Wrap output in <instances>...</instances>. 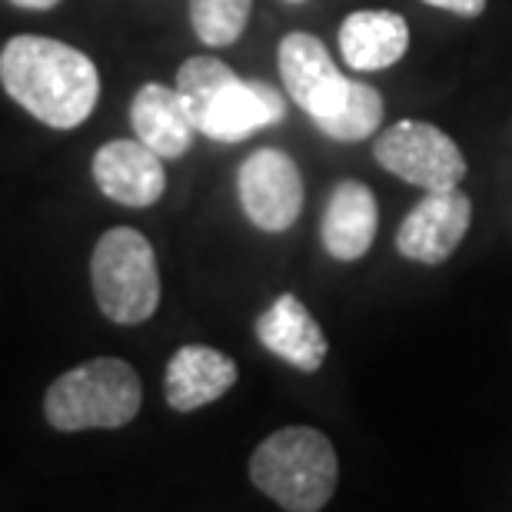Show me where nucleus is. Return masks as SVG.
<instances>
[{"mask_svg": "<svg viewBox=\"0 0 512 512\" xmlns=\"http://www.w3.org/2000/svg\"><path fill=\"white\" fill-rule=\"evenodd\" d=\"M473 223V200L459 187L426 190V197L406 213L396 233V250L406 260L439 266L459 250Z\"/></svg>", "mask_w": 512, "mask_h": 512, "instance_id": "nucleus-9", "label": "nucleus"}, {"mask_svg": "<svg viewBox=\"0 0 512 512\" xmlns=\"http://www.w3.org/2000/svg\"><path fill=\"white\" fill-rule=\"evenodd\" d=\"M177 90L197 133L217 143H240L283 124L286 94L263 80H243L220 57H190L177 70Z\"/></svg>", "mask_w": 512, "mask_h": 512, "instance_id": "nucleus-2", "label": "nucleus"}, {"mask_svg": "<svg viewBox=\"0 0 512 512\" xmlns=\"http://www.w3.org/2000/svg\"><path fill=\"white\" fill-rule=\"evenodd\" d=\"M133 137L147 143L163 160H180L193 147L197 124H193L180 90L167 84H143L130 100Z\"/></svg>", "mask_w": 512, "mask_h": 512, "instance_id": "nucleus-14", "label": "nucleus"}, {"mask_svg": "<svg viewBox=\"0 0 512 512\" xmlns=\"http://www.w3.org/2000/svg\"><path fill=\"white\" fill-rule=\"evenodd\" d=\"M256 340L266 353L300 373H316L326 363L330 343L306 303L293 293H280L256 316Z\"/></svg>", "mask_w": 512, "mask_h": 512, "instance_id": "nucleus-11", "label": "nucleus"}, {"mask_svg": "<svg viewBox=\"0 0 512 512\" xmlns=\"http://www.w3.org/2000/svg\"><path fill=\"white\" fill-rule=\"evenodd\" d=\"M423 4L449 10V14H456V17H469V20H473V17L483 14L489 0H423Z\"/></svg>", "mask_w": 512, "mask_h": 512, "instance_id": "nucleus-18", "label": "nucleus"}, {"mask_svg": "<svg viewBox=\"0 0 512 512\" xmlns=\"http://www.w3.org/2000/svg\"><path fill=\"white\" fill-rule=\"evenodd\" d=\"M376 223H380L376 193L360 180H340L330 190V200L323 207V250L340 263L363 260L376 240Z\"/></svg>", "mask_w": 512, "mask_h": 512, "instance_id": "nucleus-13", "label": "nucleus"}, {"mask_svg": "<svg viewBox=\"0 0 512 512\" xmlns=\"http://www.w3.org/2000/svg\"><path fill=\"white\" fill-rule=\"evenodd\" d=\"M0 84L17 107L54 130H74L100 100L97 64L54 37L20 34L0 50Z\"/></svg>", "mask_w": 512, "mask_h": 512, "instance_id": "nucleus-1", "label": "nucleus"}, {"mask_svg": "<svg viewBox=\"0 0 512 512\" xmlns=\"http://www.w3.org/2000/svg\"><path fill=\"white\" fill-rule=\"evenodd\" d=\"M143 383L137 370L117 356H97L57 376L44 393V416L60 433L120 429L137 419Z\"/></svg>", "mask_w": 512, "mask_h": 512, "instance_id": "nucleus-4", "label": "nucleus"}, {"mask_svg": "<svg viewBox=\"0 0 512 512\" xmlns=\"http://www.w3.org/2000/svg\"><path fill=\"white\" fill-rule=\"evenodd\" d=\"M237 376L240 370L233 356L203 343H187L170 356L167 376H163V396L177 413H193V409H203L227 396Z\"/></svg>", "mask_w": 512, "mask_h": 512, "instance_id": "nucleus-12", "label": "nucleus"}, {"mask_svg": "<svg viewBox=\"0 0 512 512\" xmlns=\"http://www.w3.org/2000/svg\"><path fill=\"white\" fill-rule=\"evenodd\" d=\"M94 183L107 200L130 210L153 207L163 190H167V173H163V157L153 153L147 143L133 140H110L94 153Z\"/></svg>", "mask_w": 512, "mask_h": 512, "instance_id": "nucleus-10", "label": "nucleus"}, {"mask_svg": "<svg viewBox=\"0 0 512 512\" xmlns=\"http://www.w3.org/2000/svg\"><path fill=\"white\" fill-rule=\"evenodd\" d=\"M276 64H280L286 97H290L313 124L330 117L353 87V80L340 74V67L333 64L323 40L306 34V30H293V34H286L280 40Z\"/></svg>", "mask_w": 512, "mask_h": 512, "instance_id": "nucleus-8", "label": "nucleus"}, {"mask_svg": "<svg viewBox=\"0 0 512 512\" xmlns=\"http://www.w3.org/2000/svg\"><path fill=\"white\" fill-rule=\"evenodd\" d=\"M250 479L286 512L323 509L340 483L333 443L313 426H283L250 456Z\"/></svg>", "mask_w": 512, "mask_h": 512, "instance_id": "nucleus-3", "label": "nucleus"}, {"mask_svg": "<svg viewBox=\"0 0 512 512\" xmlns=\"http://www.w3.org/2000/svg\"><path fill=\"white\" fill-rule=\"evenodd\" d=\"M383 114H386V104H383L380 90H373L370 84H363V80H353V87L343 104L326 120H320L316 127H320L330 140L360 143L383 127Z\"/></svg>", "mask_w": 512, "mask_h": 512, "instance_id": "nucleus-16", "label": "nucleus"}, {"mask_svg": "<svg viewBox=\"0 0 512 512\" xmlns=\"http://www.w3.org/2000/svg\"><path fill=\"white\" fill-rule=\"evenodd\" d=\"M373 157L383 170L419 190H449L466 177V157L459 143L423 120H399L386 127L376 140Z\"/></svg>", "mask_w": 512, "mask_h": 512, "instance_id": "nucleus-6", "label": "nucleus"}, {"mask_svg": "<svg viewBox=\"0 0 512 512\" xmlns=\"http://www.w3.org/2000/svg\"><path fill=\"white\" fill-rule=\"evenodd\" d=\"M90 286L110 323L140 326L160 306V270L153 243L133 227H114L90 256Z\"/></svg>", "mask_w": 512, "mask_h": 512, "instance_id": "nucleus-5", "label": "nucleus"}, {"mask_svg": "<svg viewBox=\"0 0 512 512\" xmlns=\"http://www.w3.org/2000/svg\"><path fill=\"white\" fill-rule=\"evenodd\" d=\"M253 0H190V24L207 47H230L250 24Z\"/></svg>", "mask_w": 512, "mask_h": 512, "instance_id": "nucleus-17", "label": "nucleus"}, {"mask_svg": "<svg viewBox=\"0 0 512 512\" xmlns=\"http://www.w3.org/2000/svg\"><path fill=\"white\" fill-rule=\"evenodd\" d=\"M14 7H24V10H54L57 4H64V0H10Z\"/></svg>", "mask_w": 512, "mask_h": 512, "instance_id": "nucleus-19", "label": "nucleus"}, {"mask_svg": "<svg viewBox=\"0 0 512 512\" xmlns=\"http://www.w3.org/2000/svg\"><path fill=\"white\" fill-rule=\"evenodd\" d=\"M409 50V24L396 10H353L340 24V54L353 70L373 74L399 64Z\"/></svg>", "mask_w": 512, "mask_h": 512, "instance_id": "nucleus-15", "label": "nucleus"}, {"mask_svg": "<svg viewBox=\"0 0 512 512\" xmlns=\"http://www.w3.org/2000/svg\"><path fill=\"white\" fill-rule=\"evenodd\" d=\"M290 4H303V0H290Z\"/></svg>", "mask_w": 512, "mask_h": 512, "instance_id": "nucleus-20", "label": "nucleus"}, {"mask_svg": "<svg viewBox=\"0 0 512 512\" xmlns=\"http://www.w3.org/2000/svg\"><path fill=\"white\" fill-rule=\"evenodd\" d=\"M237 193L247 220L263 233L290 230L303 213V177L290 153L263 147L253 150L237 170Z\"/></svg>", "mask_w": 512, "mask_h": 512, "instance_id": "nucleus-7", "label": "nucleus"}]
</instances>
